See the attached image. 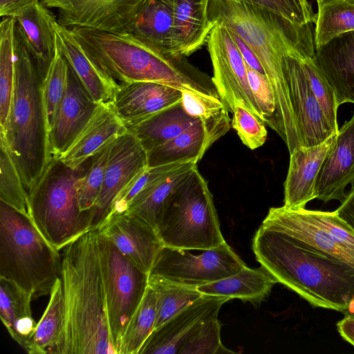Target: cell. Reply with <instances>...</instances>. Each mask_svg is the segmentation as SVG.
Masks as SVG:
<instances>
[{"mask_svg":"<svg viewBox=\"0 0 354 354\" xmlns=\"http://www.w3.org/2000/svg\"><path fill=\"white\" fill-rule=\"evenodd\" d=\"M208 13L213 24L238 35L258 58L274 95L273 126L283 131L295 129L286 59L315 44L313 24L299 26L241 0H209Z\"/></svg>","mask_w":354,"mask_h":354,"instance_id":"cell-1","label":"cell"},{"mask_svg":"<svg viewBox=\"0 0 354 354\" xmlns=\"http://www.w3.org/2000/svg\"><path fill=\"white\" fill-rule=\"evenodd\" d=\"M91 230L62 250L64 324L50 354H116L107 316L98 249Z\"/></svg>","mask_w":354,"mask_h":354,"instance_id":"cell-2","label":"cell"},{"mask_svg":"<svg viewBox=\"0 0 354 354\" xmlns=\"http://www.w3.org/2000/svg\"><path fill=\"white\" fill-rule=\"evenodd\" d=\"M257 261L278 283L315 307L344 313L354 298V269L262 225L252 243Z\"/></svg>","mask_w":354,"mask_h":354,"instance_id":"cell-3","label":"cell"},{"mask_svg":"<svg viewBox=\"0 0 354 354\" xmlns=\"http://www.w3.org/2000/svg\"><path fill=\"white\" fill-rule=\"evenodd\" d=\"M71 29L95 65L118 84L155 82L219 97L212 77L185 56L160 50L127 32Z\"/></svg>","mask_w":354,"mask_h":354,"instance_id":"cell-4","label":"cell"},{"mask_svg":"<svg viewBox=\"0 0 354 354\" xmlns=\"http://www.w3.org/2000/svg\"><path fill=\"white\" fill-rule=\"evenodd\" d=\"M15 71L12 104L7 122L0 129V138L5 141L28 192L53 156L44 107L42 79L16 30Z\"/></svg>","mask_w":354,"mask_h":354,"instance_id":"cell-5","label":"cell"},{"mask_svg":"<svg viewBox=\"0 0 354 354\" xmlns=\"http://www.w3.org/2000/svg\"><path fill=\"white\" fill-rule=\"evenodd\" d=\"M62 261L28 214L0 201V277L34 298L47 295L61 277Z\"/></svg>","mask_w":354,"mask_h":354,"instance_id":"cell-6","label":"cell"},{"mask_svg":"<svg viewBox=\"0 0 354 354\" xmlns=\"http://www.w3.org/2000/svg\"><path fill=\"white\" fill-rule=\"evenodd\" d=\"M89 159L72 169L53 157L42 176L28 193V215L57 250L92 230L91 210L80 209L78 184Z\"/></svg>","mask_w":354,"mask_h":354,"instance_id":"cell-7","label":"cell"},{"mask_svg":"<svg viewBox=\"0 0 354 354\" xmlns=\"http://www.w3.org/2000/svg\"><path fill=\"white\" fill-rule=\"evenodd\" d=\"M156 230L164 246L173 248L205 250L225 242L212 194L198 167L167 199Z\"/></svg>","mask_w":354,"mask_h":354,"instance_id":"cell-8","label":"cell"},{"mask_svg":"<svg viewBox=\"0 0 354 354\" xmlns=\"http://www.w3.org/2000/svg\"><path fill=\"white\" fill-rule=\"evenodd\" d=\"M261 225L354 269V230L335 211L271 207Z\"/></svg>","mask_w":354,"mask_h":354,"instance_id":"cell-9","label":"cell"},{"mask_svg":"<svg viewBox=\"0 0 354 354\" xmlns=\"http://www.w3.org/2000/svg\"><path fill=\"white\" fill-rule=\"evenodd\" d=\"M98 233L109 326L113 347L118 354L124 331L148 287L149 273L124 256L108 238Z\"/></svg>","mask_w":354,"mask_h":354,"instance_id":"cell-10","label":"cell"},{"mask_svg":"<svg viewBox=\"0 0 354 354\" xmlns=\"http://www.w3.org/2000/svg\"><path fill=\"white\" fill-rule=\"evenodd\" d=\"M245 266L226 241L205 250L163 246L149 277L197 288L234 274Z\"/></svg>","mask_w":354,"mask_h":354,"instance_id":"cell-11","label":"cell"},{"mask_svg":"<svg viewBox=\"0 0 354 354\" xmlns=\"http://www.w3.org/2000/svg\"><path fill=\"white\" fill-rule=\"evenodd\" d=\"M207 45L213 68L212 80L228 111L232 113L240 104L263 120L250 88L246 63L230 31L214 24Z\"/></svg>","mask_w":354,"mask_h":354,"instance_id":"cell-12","label":"cell"},{"mask_svg":"<svg viewBox=\"0 0 354 354\" xmlns=\"http://www.w3.org/2000/svg\"><path fill=\"white\" fill-rule=\"evenodd\" d=\"M63 26L126 32L151 0H40Z\"/></svg>","mask_w":354,"mask_h":354,"instance_id":"cell-13","label":"cell"},{"mask_svg":"<svg viewBox=\"0 0 354 354\" xmlns=\"http://www.w3.org/2000/svg\"><path fill=\"white\" fill-rule=\"evenodd\" d=\"M315 53V44L310 45L288 55L286 64V77L301 146L306 147L321 144L337 133L314 95L304 70V57Z\"/></svg>","mask_w":354,"mask_h":354,"instance_id":"cell-14","label":"cell"},{"mask_svg":"<svg viewBox=\"0 0 354 354\" xmlns=\"http://www.w3.org/2000/svg\"><path fill=\"white\" fill-rule=\"evenodd\" d=\"M146 167L147 153L134 134L127 131L113 142L102 188L91 210L92 230L99 228L109 215L116 197Z\"/></svg>","mask_w":354,"mask_h":354,"instance_id":"cell-15","label":"cell"},{"mask_svg":"<svg viewBox=\"0 0 354 354\" xmlns=\"http://www.w3.org/2000/svg\"><path fill=\"white\" fill-rule=\"evenodd\" d=\"M227 301L224 297L203 295L154 329L139 354H178L181 345L198 327L218 317L221 306Z\"/></svg>","mask_w":354,"mask_h":354,"instance_id":"cell-16","label":"cell"},{"mask_svg":"<svg viewBox=\"0 0 354 354\" xmlns=\"http://www.w3.org/2000/svg\"><path fill=\"white\" fill-rule=\"evenodd\" d=\"M97 230L124 256L147 273L164 246L157 230L133 214L109 215Z\"/></svg>","mask_w":354,"mask_h":354,"instance_id":"cell-17","label":"cell"},{"mask_svg":"<svg viewBox=\"0 0 354 354\" xmlns=\"http://www.w3.org/2000/svg\"><path fill=\"white\" fill-rule=\"evenodd\" d=\"M228 111L200 120L173 139L147 151V167L194 160L198 162L211 145L230 129Z\"/></svg>","mask_w":354,"mask_h":354,"instance_id":"cell-18","label":"cell"},{"mask_svg":"<svg viewBox=\"0 0 354 354\" xmlns=\"http://www.w3.org/2000/svg\"><path fill=\"white\" fill-rule=\"evenodd\" d=\"M354 183V113L336 133L319 169L315 187L316 198L342 202L345 188Z\"/></svg>","mask_w":354,"mask_h":354,"instance_id":"cell-19","label":"cell"},{"mask_svg":"<svg viewBox=\"0 0 354 354\" xmlns=\"http://www.w3.org/2000/svg\"><path fill=\"white\" fill-rule=\"evenodd\" d=\"M98 104L68 64L66 91L50 133L53 157L59 158L68 148L88 123Z\"/></svg>","mask_w":354,"mask_h":354,"instance_id":"cell-20","label":"cell"},{"mask_svg":"<svg viewBox=\"0 0 354 354\" xmlns=\"http://www.w3.org/2000/svg\"><path fill=\"white\" fill-rule=\"evenodd\" d=\"M177 88L149 81L119 84L112 104L126 127L181 101Z\"/></svg>","mask_w":354,"mask_h":354,"instance_id":"cell-21","label":"cell"},{"mask_svg":"<svg viewBox=\"0 0 354 354\" xmlns=\"http://www.w3.org/2000/svg\"><path fill=\"white\" fill-rule=\"evenodd\" d=\"M127 131L112 102L99 103L88 123L59 158L68 167L77 168Z\"/></svg>","mask_w":354,"mask_h":354,"instance_id":"cell-22","label":"cell"},{"mask_svg":"<svg viewBox=\"0 0 354 354\" xmlns=\"http://www.w3.org/2000/svg\"><path fill=\"white\" fill-rule=\"evenodd\" d=\"M12 17L15 30L34 59L43 81L55 54L53 22L57 18L40 0L34 1Z\"/></svg>","mask_w":354,"mask_h":354,"instance_id":"cell-23","label":"cell"},{"mask_svg":"<svg viewBox=\"0 0 354 354\" xmlns=\"http://www.w3.org/2000/svg\"><path fill=\"white\" fill-rule=\"evenodd\" d=\"M336 134L313 147H299L290 153V163L284 183L283 206L290 209L304 208L316 198V179L321 165Z\"/></svg>","mask_w":354,"mask_h":354,"instance_id":"cell-24","label":"cell"},{"mask_svg":"<svg viewBox=\"0 0 354 354\" xmlns=\"http://www.w3.org/2000/svg\"><path fill=\"white\" fill-rule=\"evenodd\" d=\"M55 44L84 87L97 103L112 101L119 84L102 72L88 57L72 30L53 22Z\"/></svg>","mask_w":354,"mask_h":354,"instance_id":"cell-25","label":"cell"},{"mask_svg":"<svg viewBox=\"0 0 354 354\" xmlns=\"http://www.w3.org/2000/svg\"><path fill=\"white\" fill-rule=\"evenodd\" d=\"M313 60L335 90L338 106L354 104V31L315 49Z\"/></svg>","mask_w":354,"mask_h":354,"instance_id":"cell-26","label":"cell"},{"mask_svg":"<svg viewBox=\"0 0 354 354\" xmlns=\"http://www.w3.org/2000/svg\"><path fill=\"white\" fill-rule=\"evenodd\" d=\"M209 0H173L175 46L187 57L207 44L214 24L208 13Z\"/></svg>","mask_w":354,"mask_h":354,"instance_id":"cell-27","label":"cell"},{"mask_svg":"<svg viewBox=\"0 0 354 354\" xmlns=\"http://www.w3.org/2000/svg\"><path fill=\"white\" fill-rule=\"evenodd\" d=\"M277 283L275 277L262 266L257 268L245 266L234 274L201 286L197 289L203 295L258 304L267 297Z\"/></svg>","mask_w":354,"mask_h":354,"instance_id":"cell-28","label":"cell"},{"mask_svg":"<svg viewBox=\"0 0 354 354\" xmlns=\"http://www.w3.org/2000/svg\"><path fill=\"white\" fill-rule=\"evenodd\" d=\"M126 32L160 50L181 55L175 46L173 0H151Z\"/></svg>","mask_w":354,"mask_h":354,"instance_id":"cell-29","label":"cell"},{"mask_svg":"<svg viewBox=\"0 0 354 354\" xmlns=\"http://www.w3.org/2000/svg\"><path fill=\"white\" fill-rule=\"evenodd\" d=\"M33 296L13 282L0 277V317L11 337L24 350L37 324L32 315Z\"/></svg>","mask_w":354,"mask_h":354,"instance_id":"cell-30","label":"cell"},{"mask_svg":"<svg viewBox=\"0 0 354 354\" xmlns=\"http://www.w3.org/2000/svg\"><path fill=\"white\" fill-rule=\"evenodd\" d=\"M188 115L181 101L127 127L149 151L173 139L200 121Z\"/></svg>","mask_w":354,"mask_h":354,"instance_id":"cell-31","label":"cell"},{"mask_svg":"<svg viewBox=\"0 0 354 354\" xmlns=\"http://www.w3.org/2000/svg\"><path fill=\"white\" fill-rule=\"evenodd\" d=\"M197 163L194 160L187 162L146 187L133 198L124 212L138 216L156 230L167 199L197 167Z\"/></svg>","mask_w":354,"mask_h":354,"instance_id":"cell-32","label":"cell"},{"mask_svg":"<svg viewBox=\"0 0 354 354\" xmlns=\"http://www.w3.org/2000/svg\"><path fill=\"white\" fill-rule=\"evenodd\" d=\"M64 318L63 289L59 278L53 287L47 306L25 351L29 354H49L62 331Z\"/></svg>","mask_w":354,"mask_h":354,"instance_id":"cell-33","label":"cell"},{"mask_svg":"<svg viewBox=\"0 0 354 354\" xmlns=\"http://www.w3.org/2000/svg\"><path fill=\"white\" fill-rule=\"evenodd\" d=\"M314 24L315 49L354 31V0H325L317 4Z\"/></svg>","mask_w":354,"mask_h":354,"instance_id":"cell-34","label":"cell"},{"mask_svg":"<svg viewBox=\"0 0 354 354\" xmlns=\"http://www.w3.org/2000/svg\"><path fill=\"white\" fill-rule=\"evenodd\" d=\"M15 19L3 17L0 24V129L8 118L15 86Z\"/></svg>","mask_w":354,"mask_h":354,"instance_id":"cell-35","label":"cell"},{"mask_svg":"<svg viewBox=\"0 0 354 354\" xmlns=\"http://www.w3.org/2000/svg\"><path fill=\"white\" fill-rule=\"evenodd\" d=\"M156 295L148 285L145 294L122 336L118 354H139L142 346L155 328Z\"/></svg>","mask_w":354,"mask_h":354,"instance_id":"cell-36","label":"cell"},{"mask_svg":"<svg viewBox=\"0 0 354 354\" xmlns=\"http://www.w3.org/2000/svg\"><path fill=\"white\" fill-rule=\"evenodd\" d=\"M149 284L154 288L156 295L154 329L203 295L196 288L174 284L158 279L149 277Z\"/></svg>","mask_w":354,"mask_h":354,"instance_id":"cell-37","label":"cell"},{"mask_svg":"<svg viewBox=\"0 0 354 354\" xmlns=\"http://www.w3.org/2000/svg\"><path fill=\"white\" fill-rule=\"evenodd\" d=\"M68 75V64L56 46L54 58L42 81V97L49 137L66 91Z\"/></svg>","mask_w":354,"mask_h":354,"instance_id":"cell-38","label":"cell"},{"mask_svg":"<svg viewBox=\"0 0 354 354\" xmlns=\"http://www.w3.org/2000/svg\"><path fill=\"white\" fill-rule=\"evenodd\" d=\"M0 140V201L28 214V192L5 141Z\"/></svg>","mask_w":354,"mask_h":354,"instance_id":"cell-39","label":"cell"},{"mask_svg":"<svg viewBox=\"0 0 354 354\" xmlns=\"http://www.w3.org/2000/svg\"><path fill=\"white\" fill-rule=\"evenodd\" d=\"M113 143L89 158L87 169L80 180L78 199L83 212L92 210L97 201Z\"/></svg>","mask_w":354,"mask_h":354,"instance_id":"cell-40","label":"cell"},{"mask_svg":"<svg viewBox=\"0 0 354 354\" xmlns=\"http://www.w3.org/2000/svg\"><path fill=\"white\" fill-rule=\"evenodd\" d=\"M315 54L304 57L302 64L310 87L333 129L337 133L338 104L335 90L315 65Z\"/></svg>","mask_w":354,"mask_h":354,"instance_id":"cell-41","label":"cell"},{"mask_svg":"<svg viewBox=\"0 0 354 354\" xmlns=\"http://www.w3.org/2000/svg\"><path fill=\"white\" fill-rule=\"evenodd\" d=\"M221 329L218 317L205 322L184 342L178 354L234 353L223 344Z\"/></svg>","mask_w":354,"mask_h":354,"instance_id":"cell-42","label":"cell"},{"mask_svg":"<svg viewBox=\"0 0 354 354\" xmlns=\"http://www.w3.org/2000/svg\"><path fill=\"white\" fill-rule=\"evenodd\" d=\"M185 162H187L146 167L116 197L109 215L124 212L131 201L140 192L150 184L177 169Z\"/></svg>","mask_w":354,"mask_h":354,"instance_id":"cell-43","label":"cell"},{"mask_svg":"<svg viewBox=\"0 0 354 354\" xmlns=\"http://www.w3.org/2000/svg\"><path fill=\"white\" fill-rule=\"evenodd\" d=\"M264 8L299 26L314 24L316 13L308 0H241Z\"/></svg>","mask_w":354,"mask_h":354,"instance_id":"cell-44","label":"cell"},{"mask_svg":"<svg viewBox=\"0 0 354 354\" xmlns=\"http://www.w3.org/2000/svg\"><path fill=\"white\" fill-rule=\"evenodd\" d=\"M232 113V127L243 144L252 150L262 146L268 135L263 121L240 104Z\"/></svg>","mask_w":354,"mask_h":354,"instance_id":"cell-45","label":"cell"},{"mask_svg":"<svg viewBox=\"0 0 354 354\" xmlns=\"http://www.w3.org/2000/svg\"><path fill=\"white\" fill-rule=\"evenodd\" d=\"M181 104L190 116L207 120L228 111L220 97L191 89H181Z\"/></svg>","mask_w":354,"mask_h":354,"instance_id":"cell-46","label":"cell"},{"mask_svg":"<svg viewBox=\"0 0 354 354\" xmlns=\"http://www.w3.org/2000/svg\"><path fill=\"white\" fill-rule=\"evenodd\" d=\"M248 82L253 97L260 109L263 121L271 127L275 111V99L266 76L246 64Z\"/></svg>","mask_w":354,"mask_h":354,"instance_id":"cell-47","label":"cell"},{"mask_svg":"<svg viewBox=\"0 0 354 354\" xmlns=\"http://www.w3.org/2000/svg\"><path fill=\"white\" fill-rule=\"evenodd\" d=\"M230 32L245 63L253 69L265 75L263 69L254 53L241 38L232 32L230 31Z\"/></svg>","mask_w":354,"mask_h":354,"instance_id":"cell-48","label":"cell"},{"mask_svg":"<svg viewBox=\"0 0 354 354\" xmlns=\"http://www.w3.org/2000/svg\"><path fill=\"white\" fill-rule=\"evenodd\" d=\"M338 216L354 230V187L346 194L340 206L335 210Z\"/></svg>","mask_w":354,"mask_h":354,"instance_id":"cell-49","label":"cell"},{"mask_svg":"<svg viewBox=\"0 0 354 354\" xmlns=\"http://www.w3.org/2000/svg\"><path fill=\"white\" fill-rule=\"evenodd\" d=\"M35 0H0V16L14 17L20 10Z\"/></svg>","mask_w":354,"mask_h":354,"instance_id":"cell-50","label":"cell"},{"mask_svg":"<svg viewBox=\"0 0 354 354\" xmlns=\"http://www.w3.org/2000/svg\"><path fill=\"white\" fill-rule=\"evenodd\" d=\"M337 328L341 337L354 346V317L344 315V317L337 323Z\"/></svg>","mask_w":354,"mask_h":354,"instance_id":"cell-51","label":"cell"},{"mask_svg":"<svg viewBox=\"0 0 354 354\" xmlns=\"http://www.w3.org/2000/svg\"><path fill=\"white\" fill-rule=\"evenodd\" d=\"M344 314L354 316V298L351 301L347 310Z\"/></svg>","mask_w":354,"mask_h":354,"instance_id":"cell-52","label":"cell"},{"mask_svg":"<svg viewBox=\"0 0 354 354\" xmlns=\"http://www.w3.org/2000/svg\"><path fill=\"white\" fill-rule=\"evenodd\" d=\"M315 1H317V3L319 4L325 0H315Z\"/></svg>","mask_w":354,"mask_h":354,"instance_id":"cell-53","label":"cell"},{"mask_svg":"<svg viewBox=\"0 0 354 354\" xmlns=\"http://www.w3.org/2000/svg\"><path fill=\"white\" fill-rule=\"evenodd\" d=\"M352 316V315H351ZM354 317V316H353Z\"/></svg>","mask_w":354,"mask_h":354,"instance_id":"cell-54","label":"cell"}]
</instances>
